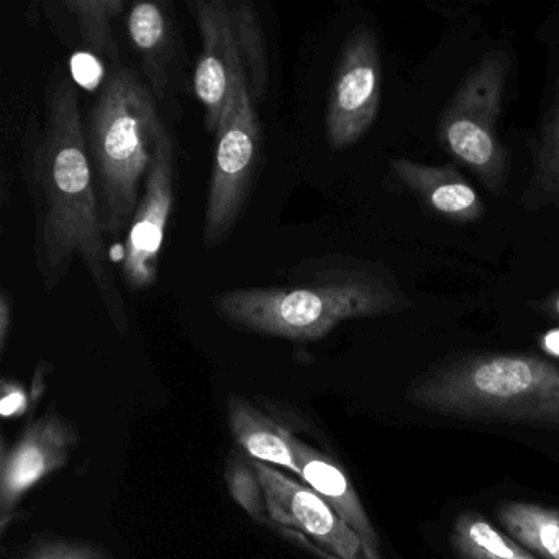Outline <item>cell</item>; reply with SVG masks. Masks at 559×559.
I'll return each mask as SVG.
<instances>
[{"mask_svg":"<svg viewBox=\"0 0 559 559\" xmlns=\"http://www.w3.org/2000/svg\"><path fill=\"white\" fill-rule=\"evenodd\" d=\"M225 483L231 499L247 512L251 520L271 525L267 513L266 496L260 477L254 469L253 460L241 451H231L225 466Z\"/></svg>","mask_w":559,"mask_h":559,"instance_id":"cell-21","label":"cell"},{"mask_svg":"<svg viewBox=\"0 0 559 559\" xmlns=\"http://www.w3.org/2000/svg\"><path fill=\"white\" fill-rule=\"evenodd\" d=\"M80 444V431L73 421L50 408L28 425L12 447L2 441L0 451V532L8 533L24 513L22 500L57 471L70 463Z\"/></svg>","mask_w":559,"mask_h":559,"instance_id":"cell-9","label":"cell"},{"mask_svg":"<svg viewBox=\"0 0 559 559\" xmlns=\"http://www.w3.org/2000/svg\"><path fill=\"white\" fill-rule=\"evenodd\" d=\"M451 548L457 559H538L476 512L454 520Z\"/></svg>","mask_w":559,"mask_h":559,"instance_id":"cell-17","label":"cell"},{"mask_svg":"<svg viewBox=\"0 0 559 559\" xmlns=\"http://www.w3.org/2000/svg\"><path fill=\"white\" fill-rule=\"evenodd\" d=\"M507 76L506 55H486L461 81L437 126L441 148L492 192L502 191L509 178V152L497 129Z\"/></svg>","mask_w":559,"mask_h":559,"instance_id":"cell-5","label":"cell"},{"mask_svg":"<svg viewBox=\"0 0 559 559\" xmlns=\"http://www.w3.org/2000/svg\"><path fill=\"white\" fill-rule=\"evenodd\" d=\"M162 123L148 84L129 68H114L84 123L107 235L117 237L132 224Z\"/></svg>","mask_w":559,"mask_h":559,"instance_id":"cell-4","label":"cell"},{"mask_svg":"<svg viewBox=\"0 0 559 559\" xmlns=\"http://www.w3.org/2000/svg\"><path fill=\"white\" fill-rule=\"evenodd\" d=\"M287 440L300 469V480L316 490L361 538L368 559H384L381 538L346 471L332 456L304 443L286 428Z\"/></svg>","mask_w":559,"mask_h":559,"instance_id":"cell-12","label":"cell"},{"mask_svg":"<svg viewBox=\"0 0 559 559\" xmlns=\"http://www.w3.org/2000/svg\"><path fill=\"white\" fill-rule=\"evenodd\" d=\"M12 326V307L8 290L0 294V353L4 355L8 348L9 335Z\"/></svg>","mask_w":559,"mask_h":559,"instance_id":"cell-24","label":"cell"},{"mask_svg":"<svg viewBox=\"0 0 559 559\" xmlns=\"http://www.w3.org/2000/svg\"><path fill=\"white\" fill-rule=\"evenodd\" d=\"M523 201L528 209L552 205L559 211V96L536 143L533 175Z\"/></svg>","mask_w":559,"mask_h":559,"instance_id":"cell-19","label":"cell"},{"mask_svg":"<svg viewBox=\"0 0 559 559\" xmlns=\"http://www.w3.org/2000/svg\"><path fill=\"white\" fill-rule=\"evenodd\" d=\"M24 162L35 209V264L41 283L48 290L57 289L74 260H80L110 322L127 335L129 316L100 222L80 93L61 68L48 86L40 136Z\"/></svg>","mask_w":559,"mask_h":559,"instance_id":"cell-1","label":"cell"},{"mask_svg":"<svg viewBox=\"0 0 559 559\" xmlns=\"http://www.w3.org/2000/svg\"><path fill=\"white\" fill-rule=\"evenodd\" d=\"M405 397L443 417L559 431V366L526 353L456 356L418 376Z\"/></svg>","mask_w":559,"mask_h":559,"instance_id":"cell-3","label":"cell"},{"mask_svg":"<svg viewBox=\"0 0 559 559\" xmlns=\"http://www.w3.org/2000/svg\"><path fill=\"white\" fill-rule=\"evenodd\" d=\"M130 41L142 60L146 84L156 100H163L168 91V67L173 55L171 24L162 5L156 2H136L127 17Z\"/></svg>","mask_w":559,"mask_h":559,"instance_id":"cell-15","label":"cell"},{"mask_svg":"<svg viewBox=\"0 0 559 559\" xmlns=\"http://www.w3.org/2000/svg\"><path fill=\"white\" fill-rule=\"evenodd\" d=\"M382 63L378 37L369 27L346 38L326 103L325 133L333 150L355 146L378 119Z\"/></svg>","mask_w":559,"mask_h":559,"instance_id":"cell-8","label":"cell"},{"mask_svg":"<svg viewBox=\"0 0 559 559\" xmlns=\"http://www.w3.org/2000/svg\"><path fill=\"white\" fill-rule=\"evenodd\" d=\"M201 32L202 50L194 71V93L205 110V129L217 136L222 122L248 91L247 73L227 0L189 2Z\"/></svg>","mask_w":559,"mask_h":559,"instance_id":"cell-10","label":"cell"},{"mask_svg":"<svg viewBox=\"0 0 559 559\" xmlns=\"http://www.w3.org/2000/svg\"><path fill=\"white\" fill-rule=\"evenodd\" d=\"M546 306H548L549 312L555 313L556 317H559V293L555 294V296H552L551 299L546 302Z\"/></svg>","mask_w":559,"mask_h":559,"instance_id":"cell-26","label":"cell"},{"mask_svg":"<svg viewBox=\"0 0 559 559\" xmlns=\"http://www.w3.org/2000/svg\"><path fill=\"white\" fill-rule=\"evenodd\" d=\"M175 204V148L165 123L156 132L145 191L123 245L122 280L132 293H145L159 276V254Z\"/></svg>","mask_w":559,"mask_h":559,"instance_id":"cell-11","label":"cell"},{"mask_svg":"<svg viewBox=\"0 0 559 559\" xmlns=\"http://www.w3.org/2000/svg\"><path fill=\"white\" fill-rule=\"evenodd\" d=\"M497 519L510 538L538 559H559V510L533 502H506Z\"/></svg>","mask_w":559,"mask_h":559,"instance_id":"cell-16","label":"cell"},{"mask_svg":"<svg viewBox=\"0 0 559 559\" xmlns=\"http://www.w3.org/2000/svg\"><path fill=\"white\" fill-rule=\"evenodd\" d=\"M17 559H112L106 549L74 539L37 538Z\"/></svg>","mask_w":559,"mask_h":559,"instance_id":"cell-22","label":"cell"},{"mask_svg":"<svg viewBox=\"0 0 559 559\" xmlns=\"http://www.w3.org/2000/svg\"><path fill=\"white\" fill-rule=\"evenodd\" d=\"M539 345L545 352L551 353L552 356H559V329L545 333L539 338Z\"/></svg>","mask_w":559,"mask_h":559,"instance_id":"cell-25","label":"cell"},{"mask_svg":"<svg viewBox=\"0 0 559 559\" xmlns=\"http://www.w3.org/2000/svg\"><path fill=\"white\" fill-rule=\"evenodd\" d=\"M231 24L237 35L238 48L247 73L248 91L254 107L266 96L270 84V67H267L266 41L263 27L251 2H228Z\"/></svg>","mask_w":559,"mask_h":559,"instance_id":"cell-18","label":"cell"},{"mask_svg":"<svg viewBox=\"0 0 559 559\" xmlns=\"http://www.w3.org/2000/svg\"><path fill=\"white\" fill-rule=\"evenodd\" d=\"M64 8L76 19L87 50L119 68L120 51L114 40L112 19L122 14L127 0H67Z\"/></svg>","mask_w":559,"mask_h":559,"instance_id":"cell-20","label":"cell"},{"mask_svg":"<svg viewBox=\"0 0 559 559\" xmlns=\"http://www.w3.org/2000/svg\"><path fill=\"white\" fill-rule=\"evenodd\" d=\"M227 411L231 435L243 453L267 466L289 469L300 479L299 464L287 440L286 427L267 417L240 395L228 397Z\"/></svg>","mask_w":559,"mask_h":559,"instance_id":"cell-14","label":"cell"},{"mask_svg":"<svg viewBox=\"0 0 559 559\" xmlns=\"http://www.w3.org/2000/svg\"><path fill=\"white\" fill-rule=\"evenodd\" d=\"M266 496L271 528L322 559H368L358 533L307 484L254 461Z\"/></svg>","mask_w":559,"mask_h":559,"instance_id":"cell-7","label":"cell"},{"mask_svg":"<svg viewBox=\"0 0 559 559\" xmlns=\"http://www.w3.org/2000/svg\"><path fill=\"white\" fill-rule=\"evenodd\" d=\"M263 156V132L250 93L222 122L209 181L204 245L224 243L243 214Z\"/></svg>","mask_w":559,"mask_h":559,"instance_id":"cell-6","label":"cell"},{"mask_svg":"<svg viewBox=\"0 0 559 559\" xmlns=\"http://www.w3.org/2000/svg\"><path fill=\"white\" fill-rule=\"evenodd\" d=\"M45 372L38 368L35 372L32 389L28 391L21 382L12 381V379H2V394H0V415L8 418H19L27 415L35 407L41 395H44Z\"/></svg>","mask_w":559,"mask_h":559,"instance_id":"cell-23","label":"cell"},{"mask_svg":"<svg viewBox=\"0 0 559 559\" xmlns=\"http://www.w3.org/2000/svg\"><path fill=\"white\" fill-rule=\"evenodd\" d=\"M391 173L402 188L417 195L431 212L453 224H473L486 214L479 192L453 165L431 166L407 158L392 159Z\"/></svg>","mask_w":559,"mask_h":559,"instance_id":"cell-13","label":"cell"},{"mask_svg":"<svg viewBox=\"0 0 559 559\" xmlns=\"http://www.w3.org/2000/svg\"><path fill=\"white\" fill-rule=\"evenodd\" d=\"M212 306L235 329L317 342L346 320L397 316L414 302L384 264L329 254L300 261L283 284L217 294Z\"/></svg>","mask_w":559,"mask_h":559,"instance_id":"cell-2","label":"cell"}]
</instances>
